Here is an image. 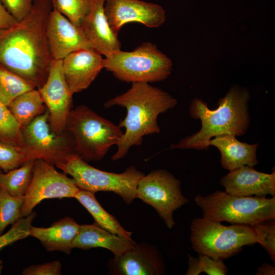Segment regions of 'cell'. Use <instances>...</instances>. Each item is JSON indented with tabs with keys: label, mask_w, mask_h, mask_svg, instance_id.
Masks as SVG:
<instances>
[{
	"label": "cell",
	"mask_w": 275,
	"mask_h": 275,
	"mask_svg": "<svg viewBox=\"0 0 275 275\" xmlns=\"http://www.w3.org/2000/svg\"><path fill=\"white\" fill-rule=\"evenodd\" d=\"M250 98L249 91L237 85L233 86L225 96L220 98L215 109L209 108L202 99L194 98L189 107V114L192 118L201 120V129L171 145L170 148L206 150L212 138L223 134H244L250 125Z\"/></svg>",
	"instance_id": "3957f363"
},
{
	"label": "cell",
	"mask_w": 275,
	"mask_h": 275,
	"mask_svg": "<svg viewBox=\"0 0 275 275\" xmlns=\"http://www.w3.org/2000/svg\"><path fill=\"white\" fill-rule=\"evenodd\" d=\"M49 113L46 108L22 129L24 145L45 154L49 162L55 165L68 155L75 153L73 140L67 130L58 134L53 131L49 123Z\"/></svg>",
	"instance_id": "7c38bea8"
},
{
	"label": "cell",
	"mask_w": 275,
	"mask_h": 275,
	"mask_svg": "<svg viewBox=\"0 0 275 275\" xmlns=\"http://www.w3.org/2000/svg\"><path fill=\"white\" fill-rule=\"evenodd\" d=\"M109 272L116 275H161L166 273L163 258L154 245L140 243L108 261Z\"/></svg>",
	"instance_id": "9a60e30c"
},
{
	"label": "cell",
	"mask_w": 275,
	"mask_h": 275,
	"mask_svg": "<svg viewBox=\"0 0 275 275\" xmlns=\"http://www.w3.org/2000/svg\"><path fill=\"white\" fill-rule=\"evenodd\" d=\"M172 65L171 60L149 42L131 51H113L104 59V68L120 80L132 83L164 80L171 74Z\"/></svg>",
	"instance_id": "52a82bcc"
},
{
	"label": "cell",
	"mask_w": 275,
	"mask_h": 275,
	"mask_svg": "<svg viewBox=\"0 0 275 275\" xmlns=\"http://www.w3.org/2000/svg\"><path fill=\"white\" fill-rule=\"evenodd\" d=\"M36 88L32 82L0 65V101L8 106L17 97Z\"/></svg>",
	"instance_id": "484cf974"
},
{
	"label": "cell",
	"mask_w": 275,
	"mask_h": 275,
	"mask_svg": "<svg viewBox=\"0 0 275 275\" xmlns=\"http://www.w3.org/2000/svg\"><path fill=\"white\" fill-rule=\"evenodd\" d=\"M62 264L60 261L55 260L41 264L30 265L22 271L23 275H60Z\"/></svg>",
	"instance_id": "836d02e7"
},
{
	"label": "cell",
	"mask_w": 275,
	"mask_h": 275,
	"mask_svg": "<svg viewBox=\"0 0 275 275\" xmlns=\"http://www.w3.org/2000/svg\"><path fill=\"white\" fill-rule=\"evenodd\" d=\"M66 130L72 136L75 153L85 161L103 158L113 145L118 144L123 134L119 125L85 105L71 109Z\"/></svg>",
	"instance_id": "277c9868"
},
{
	"label": "cell",
	"mask_w": 275,
	"mask_h": 275,
	"mask_svg": "<svg viewBox=\"0 0 275 275\" xmlns=\"http://www.w3.org/2000/svg\"><path fill=\"white\" fill-rule=\"evenodd\" d=\"M104 11L109 28L117 36L127 23L138 22L155 28L161 26L166 18L161 6L140 0H106Z\"/></svg>",
	"instance_id": "4fadbf2b"
},
{
	"label": "cell",
	"mask_w": 275,
	"mask_h": 275,
	"mask_svg": "<svg viewBox=\"0 0 275 275\" xmlns=\"http://www.w3.org/2000/svg\"><path fill=\"white\" fill-rule=\"evenodd\" d=\"M46 35L54 60H63L79 49H93L81 28L74 25L54 7L48 17Z\"/></svg>",
	"instance_id": "5bb4252c"
},
{
	"label": "cell",
	"mask_w": 275,
	"mask_h": 275,
	"mask_svg": "<svg viewBox=\"0 0 275 275\" xmlns=\"http://www.w3.org/2000/svg\"><path fill=\"white\" fill-rule=\"evenodd\" d=\"M103 68L104 59L93 49H79L62 60L64 76L73 94L86 89Z\"/></svg>",
	"instance_id": "e0dca14e"
},
{
	"label": "cell",
	"mask_w": 275,
	"mask_h": 275,
	"mask_svg": "<svg viewBox=\"0 0 275 275\" xmlns=\"http://www.w3.org/2000/svg\"><path fill=\"white\" fill-rule=\"evenodd\" d=\"M49 162L44 154L25 146H17L0 141V168L7 172L31 160Z\"/></svg>",
	"instance_id": "cb8c5ba5"
},
{
	"label": "cell",
	"mask_w": 275,
	"mask_h": 275,
	"mask_svg": "<svg viewBox=\"0 0 275 275\" xmlns=\"http://www.w3.org/2000/svg\"><path fill=\"white\" fill-rule=\"evenodd\" d=\"M181 182L165 170H156L144 175L140 180L136 198L151 206L172 229L176 224L174 211L189 202L182 194Z\"/></svg>",
	"instance_id": "9c48e42d"
},
{
	"label": "cell",
	"mask_w": 275,
	"mask_h": 275,
	"mask_svg": "<svg viewBox=\"0 0 275 275\" xmlns=\"http://www.w3.org/2000/svg\"><path fill=\"white\" fill-rule=\"evenodd\" d=\"M36 215V212L32 211L27 216L20 217L12 225L8 231L1 235L0 251L4 247L30 236V228ZM2 263V262L0 260V264Z\"/></svg>",
	"instance_id": "4dcf8cb0"
},
{
	"label": "cell",
	"mask_w": 275,
	"mask_h": 275,
	"mask_svg": "<svg viewBox=\"0 0 275 275\" xmlns=\"http://www.w3.org/2000/svg\"><path fill=\"white\" fill-rule=\"evenodd\" d=\"M136 243L103 229L96 223L80 225L78 234L72 242V248L87 250L102 248L118 257L132 249Z\"/></svg>",
	"instance_id": "d6986e66"
},
{
	"label": "cell",
	"mask_w": 275,
	"mask_h": 275,
	"mask_svg": "<svg viewBox=\"0 0 275 275\" xmlns=\"http://www.w3.org/2000/svg\"><path fill=\"white\" fill-rule=\"evenodd\" d=\"M49 111L51 130L58 134L66 130L68 116L72 109V95L65 80L62 60L52 59L45 84L38 89Z\"/></svg>",
	"instance_id": "8fae6325"
},
{
	"label": "cell",
	"mask_w": 275,
	"mask_h": 275,
	"mask_svg": "<svg viewBox=\"0 0 275 275\" xmlns=\"http://www.w3.org/2000/svg\"><path fill=\"white\" fill-rule=\"evenodd\" d=\"M53 7L78 27L90 8V0H52Z\"/></svg>",
	"instance_id": "f546056e"
},
{
	"label": "cell",
	"mask_w": 275,
	"mask_h": 275,
	"mask_svg": "<svg viewBox=\"0 0 275 275\" xmlns=\"http://www.w3.org/2000/svg\"><path fill=\"white\" fill-rule=\"evenodd\" d=\"M219 183L225 192L234 196L266 197L275 196V172H261L253 167L244 165L229 171Z\"/></svg>",
	"instance_id": "2e32d148"
},
{
	"label": "cell",
	"mask_w": 275,
	"mask_h": 275,
	"mask_svg": "<svg viewBox=\"0 0 275 275\" xmlns=\"http://www.w3.org/2000/svg\"><path fill=\"white\" fill-rule=\"evenodd\" d=\"M80 225L72 218L66 216L53 223L50 227L31 226L30 236L38 239L48 252L60 251L69 254L72 242Z\"/></svg>",
	"instance_id": "ffe728a7"
},
{
	"label": "cell",
	"mask_w": 275,
	"mask_h": 275,
	"mask_svg": "<svg viewBox=\"0 0 275 275\" xmlns=\"http://www.w3.org/2000/svg\"><path fill=\"white\" fill-rule=\"evenodd\" d=\"M35 160H31L5 173H0V186L11 195L24 197L30 185Z\"/></svg>",
	"instance_id": "d4e9b609"
},
{
	"label": "cell",
	"mask_w": 275,
	"mask_h": 275,
	"mask_svg": "<svg viewBox=\"0 0 275 275\" xmlns=\"http://www.w3.org/2000/svg\"><path fill=\"white\" fill-rule=\"evenodd\" d=\"M17 21L0 1V32L11 27Z\"/></svg>",
	"instance_id": "e575fe53"
},
{
	"label": "cell",
	"mask_w": 275,
	"mask_h": 275,
	"mask_svg": "<svg viewBox=\"0 0 275 275\" xmlns=\"http://www.w3.org/2000/svg\"><path fill=\"white\" fill-rule=\"evenodd\" d=\"M256 275H274L275 267L267 263H263L258 268Z\"/></svg>",
	"instance_id": "d590c367"
},
{
	"label": "cell",
	"mask_w": 275,
	"mask_h": 275,
	"mask_svg": "<svg viewBox=\"0 0 275 275\" xmlns=\"http://www.w3.org/2000/svg\"><path fill=\"white\" fill-rule=\"evenodd\" d=\"M79 189L73 178L58 172L53 164L43 159H36L30 185L23 197L20 217L30 214L43 200L74 198Z\"/></svg>",
	"instance_id": "30bf717a"
},
{
	"label": "cell",
	"mask_w": 275,
	"mask_h": 275,
	"mask_svg": "<svg viewBox=\"0 0 275 275\" xmlns=\"http://www.w3.org/2000/svg\"><path fill=\"white\" fill-rule=\"evenodd\" d=\"M1 173V168H0V173Z\"/></svg>",
	"instance_id": "8d00e7d4"
},
{
	"label": "cell",
	"mask_w": 275,
	"mask_h": 275,
	"mask_svg": "<svg viewBox=\"0 0 275 275\" xmlns=\"http://www.w3.org/2000/svg\"><path fill=\"white\" fill-rule=\"evenodd\" d=\"M188 269L185 274L198 275L202 272L209 275H225L228 267L223 260H216L203 254L197 258L188 255Z\"/></svg>",
	"instance_id": "f1b7e54d"
},
{
	"label": "cell",
	"mask_w": 275,
	"mask_h": 275,
	"mask_svg": "<svg viewBox=\"0 0 275 275\" xmlns=\"http://www.w3.org/2000/svg\"><path fill=\"white\" fill-rule=\"evenodd\" d=\"M195 201L203 217L217 222L253 226L275 219V196H238L216 190L206 196L198 195Z\"/></svg>",
	"instance_id": "5b68a950"
},
{
	"label": "cell",
	"mask_w": 275,
	"mask_h": 275,
	"mask_svg": "<svg viewBox=\"0 0 275 275\" xmlns=\"http://www.w3.org/2000/svg\"><path fill=\"white\" fill-rule=\"evenodd\" d=\"M54 166L70 175L80 189L94 194L112 191L127 204H130L136 198L139 182L144 175L133 166L119 174L103 171L89 165L75 153L67 155Z\"/></svg>",
	"instance_id": "ba28073f"
},
{
	"label": "cell",
	"mask_w": 275,
	"mask_h": 275,
	"mask_svg": "<svg viewBox=\"0 0 275 275\" xmlns=\"http://www.w3.org/2000/svg\"><path fill=\"white\" fill-rule=\"evenodd\" d=\"M221 154V163L229 171L246 165L254 167L258 163L257 149L258 144H249L238 141L232 134H223L215 137L209 142Z\"/></svg>",
	"instance_id": "44dd1931"
},
{
	"label": "cell",
	"mask_w": 275,
	"mask_h": 275,
	"mask_svg": "<svg viewBox=\"0 0 275 275\" xmlns=\"http://www.w3.org/2000/svg\"><path fill=\"white\" fill-rule=\"evenodd\" d=\"M44 104L38 90L35 88L17 97L8 107L22 129L45 112Z\"/></svg>",
	"instance_id": "7402d4cb"
},
{
	"label": "cell",
	"mask_w": 275,
	"mask_h": 275,
	"mask_svg": "<svg viewBox=\"0 0 275 275\" xmlns=\"http://www.w3.org/2000/svg\"><path fill=\"white\" fill-rule=\"evenodd\" d=\"M262 222L253 226L259 243L266 250L270 259L275 262V223L271 220L269 223Z\"/></svg>",
	"instance_id": "1f68e13d"
},
{
	"label": "cell",
	"mask_w": 275,
	"mask_h": 275,
	"mask_svg": "<svg viewBox=\"0 0 275 275\" xmlns=\"http://www.w3.org/2000/svg\"><path fill=\"white\" fill-rule=\"evenodd\" d=\"M190 241L192 248L199 254L223 260L235 255L243 246L257 243V238L252 226H225L203 217L192 221Z\"/></svg>",
	"instance_id": "8992f818"
},
{
	"label": "cell",
	"mask_w": 275,
	"mask_h": 275,
	"mask_svg": "<svg viewBox=\"0 0 275 275\" xmlns=\"http://www.w3.org/2000/svg\"><path fill=\"white\" fill-rule=\"evenodd\" d=\"M52 0H35L22 20L0 32V65L35 84L46 81L52 60L46 26Z\"/></svg>",
	"instance_id": "6da1fadb"
},
{
	"label": "cell",
	"mask_w": 275,
	"mask_h": 275,
	"mask_svg": "<svg viewBox=\"0 0 275 275\" xmlns=\"http://www.w3.org/2000/svg\"><path fill=\"white\" fill-rule=\"evenodd\" d=\"M106 0H90V8L80 28L93 49L105 57L121 49L117 36L111 30L104 11Z\"/></svg>",
	"instance_id": "ac0fdd59"
},
{
	"label": "cell",
	"mask_w": 275,
	"mask_h": 275,
	"mask_svg": "<svg viewBox=\"0 0 275 275\" xmlns=\"http://www.w3.org/2000/svg\"><path fill=\"white\" fill-rule=\"evenodd\" d=\"M74 198L88 210L100 227L112 233L132 239V233L126 230L113 215L103 209L94 193L79 189Z\"/></svg>",
	"instance_id": "603a6c76"
},
{
	"label": "cell",
	"mask_w": 275,
	"mask_h": 275,
	"mask_svg": "<svg viewBox=\"0 0 275 275\" xmlns=\"http://www.w3.org/2000/svg\"><path fill=\"white\" fill-rule=\"evenodd\" d=\"M0 141L17 146H24L22 129L8 106L0 101Z\"/></svg>",
	"instance_id": "83f0119b"
},
{
	"label": "cell",
	"mask_w": 275,
	"mask_h": 275,
	"mask_svg": "<svg viewBox=\"0 0 275 275\" xmlns=\"http://www.w3.org/2000/svg\"><path fill=\"white\" fill-rule=\"evenodd\" d=\"M23 202V197L13 196L0 186V236L8 226L21 217Z\"/></svg>",
	"instance_id": "4316f807"
},
{
	"label": "cell",
	"mask_w": 275,
	"mask_h": 275,
	"mask_svg": "<svg viewBox=\"0 0 275 275\" xmlns=\"http://www.w3.org/2000/svg\"><path fill=\"white\" fill-rule=\"evenodd\" d=\"M177 100L164 91L148 82H133L126 92L104 104L106 108L118 105L126 108L127 114L119 126L125 131L117 145L113 160L124 158L134 146H140L145 135L159 133L157 118L173 108Z\"/></svg>",
	"instance_id": "7a4b0ae2"
},
{
	"label": "cell",
	"mask_w": 275,
	"mask_h": 275,
	"mask_svg": "<svg viewBox=\"0 0 275 275\" xmlns=\"http://www.w3.org/2000/svg\"><path fill=\"white\" fill-rule=\"evenodd\" d=\"M35 0H0L9 13L17 21L24 18L31 12Z\"/></svg>",
	"instance_id": "d6a6232c"
}]
</instances>
